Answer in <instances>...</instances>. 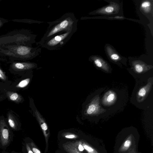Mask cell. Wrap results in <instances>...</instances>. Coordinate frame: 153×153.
I'll return each mask as SVG.
<instances>
[{
	"label": "cell",
	"mask_w": 153,
	"mask_h": 153,
	"mask_svg": "<svg viewBox=\"0 0 153 153\" xmlns=\"http://www.w3.org/2000/svg\"><path fill=\"white\" fill-rule=\"evenodd\" d=\"M26 146L27 153H33L30 146L27 143L26 144Z\"/></svg>",
	"instance_id": "603a6c76"
},
{
	"label": "cell",
	"mask_w": 153,
	"mask_h": 153,
	"mask_svg": "<svg viewBox=\"0 0 153 153\" xmlns=\"http://www.w3.org/2000/svg\"><path fill=\"white\" fill-rule=\"evenodd\" d=\"M0 79L5 81L6 80L7 78L5 74L3 71L0 68Z\"/></svg>",
	"instance_id": "44dd1931"
},
{
	"label": "cell",
	"mask_w": 153,
	"mask_h": 153,
	"mask_svg": "<svg viewBox=\"0 0 153 153\" xmlns=\"http://www.w3.org/2000/svg\"><path fill=\"white\" fill-rule=\"evenodd\" d=\"M7 98L10 100L16 103H19L22 100V97L17 93L7 91L6 92Z\"/></svg>",
	"instance_id": "5bb4252c"
},
{
	"label": "cell",
	"mask_w": 153,
	"mask_h": 153,
	"mask_svg": "<svg viewBox=\"0 0 153 153\" xmlns=\"http://www.w3.org/2000/svg\"><path fill=\"white\" fill-rule=\"evenodd\" d=\"M99 96L94 97L88 105L85 110L86 115L92 116L99 115L101 113L105 111L99 105Z\"/></svg>",
	"instance_id": "8992f818"
},
{
	"label": "cell",
	"mask_w": 153,
	"mask_h": 153,
	"mask_svg": "<svg viewBox=\"0 0 153 153\" xmlns=\"http://www.w3.org/2000/svg\"><path fill=\"white\" fill-rule=\"evenodd\" d=\"M131 141L130 140H126L124 143V146L126 148H128L131 144Z\"/></svg>",
	"instance_id": "7402d4cb"
},
{
	"label": "cell",
	"mask_w": 153,
	"mask_h": 153,
	"mask_svg": "<svg viewBox=\"0 0 153 153\" xmlns=\"http://www.w3.org/2000/svg\"><path fill=\"white\" fill-rule=\"evenodd\" d=\"M152 2L151 0H144L140 3V8L146 14L150 13L152 11Z\"/></svg>",
	"instance_id": "4fadbf2b"
},
{
	"label": "cell",
	"mask_w": 153,
	"mask_h": 153,
	"mask_svg": "<svg viewBox=\"0 0 153 153\" xmlns=\"http://www.w3.org/2000/svg\"><path fill=\"white\" fill-rule=\"evenodd\" d=\"M78 20L73 13H68L54 21L48 22L49 26L39 42H42L60 33L77 27Z\"/></svg>",
	"instance_id": "6da1fadb"
},
{
	"label": "cell",
	"mask_w": 153,
	"mask_h": 153,
	"mask_svg": "<svg viewBox=\"0 0 153 153\" xmlns=\"http://www.w3.org/2000/svg\"><path fill=\"white\" fill-rule=\"evenodd\" d=\"M109 4L89 13L90 15H114L118 14L120 10V4L115 1H110Z\"/></svg>",
	"instance_id": "3957f363"
},
{
	"label": "cell",
	"mask_w": 153,
	"mask_h": 153,
	"mask_svg": "<svg viewBox=\"0 0 153 153\" xmlns=\"http://www.w3.org/2000/svg\"><path fill=\"white\" fill-rule=\"evenodd\" d=\"M30 145L31 147L30 148L33 153H42L33 142L30 143Z\"/></svg>",
	"instance_id": "ffe728a7"
},
{
	"label": "cell",
	"mask_w": 153,
	"mask_h": 153,
	"mask_svg": "<svg viewBox=\"0 0 153 153\" xmlns=\"http://www.w3.org/2000/svg\"><path fill=\"white\" fill-rule=\"evenodd\" d=\"M77 27L69 30L58 34L42 42L37 43L38 47L50 51L59 49L62 48L70 40L76 31Z\"/></svg>",
	"instance_id": "7a4b0ae2"
},
{
	"label": "cell",
	"mask_w": 153,
	"mask_h": 153,
	"mask_svg": "<svg viewBox=\"0 0 153 153\" xmlns=\"http://www.w3.org/2000/svg\"><path fill=\"white\" fill-rule=\"evenodd\" d=\"M35 116L42 130L44 136L45 142V152H47L48 146V140L50 136V132L48 125L44 118L35 107L33 110Z\"/></svg>",
	"instance_id": "5b68a950"
},
{
	"label": "cell",
	"mask_w": 153,
	"mask_h": 153,
	"mask_svg": "<svg viewBox=\"0 0 153 153\" xmlns=\"http://www.w3.org/2000/svg\"><path fill=\"white\" fill-rule=\"evenodd\" d=\"M81 142L84 149L88 153H97L92 147L88 145L86 143L82 141H81Z\"/></svg>",
	"instance_id": "ac0fdd59"
},
{
	"label": "cell",
	"mask_w": 153,
	"mask_h": 153,
	"mask_svg": "<svg viewBox=\"0 0 153 153\" xmlns=\"http://www.w3.org/2000/svg\"><path fill=\"white\" fill-rule=\"evenodd\" d=\"M30 79L27 78L23 79L16 86V87L18 88H23L26 87L29 83Z\"/></svg>",
	"instance_id": "e0dca14e"
},
{
	"label": "cell",
	"mask_w": 153,
	"mask_h": 153,
	"mask_svg": "<svg viewBox=\"0 0 153 153\" xmlns=\"http://www.w3.org/2000/svg\"><path fill=\"white\" fill-rule=\"evenodd\" d=\"M105 49L106 53L110 60L117 64L122 63L126 65L127 59L120 55L112 46L106 44Z\"/></svg>",
	"instance_id": "277c9868"
},
{
	"label": "cell",
	"mask_w": 153,
	"mask_h": 153,
	"mask_svg": "<svg viewBox=\"0 0 153 153\" xmlns=\"http://www.w3.org/2000/svg\"><path fill=\"white\" fill-rule=\"evenodd\" d=\"M89 60L101 70L107 73H110L111 71L109 65L101 56L97 55H92L89 57Z\"/></svg>",
	"instance_id": "ba28073f"
},
{
	"label": "cell",
	"mask_w": 153,
	"mask_h": 153,
	"mask_svg": "<svg viewBox=\"0 0 153 153\" xmlns=\"http://www.w3.org/2000/svg\"><path fill=\"white\" fill-rule=\"evenodd\" d=\"M152 85V83L149 82L140 88L137 94V99L139 101L143 100L146 97L151 89Z\"/></svg>",
	"instance_id": "30bf717a"
},
{
	"label": "cell",
	"mask_w": 153,
	"mask_h": 153,
	"mask_svg": "<svg viewBox=\"0 0 153 153\" xmlns=\"http://www.w3.org/2000/svg\"><path fill=\"white\" fill-rule=\"evenodd\" d=\"M132 64L134 71L138 74L144 73L153 68L152 65H147L140 60L133 61Z\"/></svg>",
	"instance_id": "9c48e42d"
},
{
	"label": "cell",
	"mask_w": 153,
	"mask_h": 153,
	"mask_svg": "<svg viewBox=\"0 0 153 153\" xmlns=\"http://www.w3.org/2000/svg\"><path fill=\"white\" fill-rule=\"evenodd\" d=\"M7 119L10 127L13 129H16L18 125L17 123L15 118L10 113L8 114Z\"/></svg>",
	"instance_id": "2e32d148"
},
{
	"label": "cell",
	"mask_w": 153,
	"mask_h": 153,
	"mask_svg": "<svg viewBox=\"0 0 153 153\" xmlns=\"http://www.w3.org/2000/svg\"><path fill=\"white\" fill-rule=\"evenodd\" d=\"M63 147L68 153H82L75 147L71 142L68 143L63 145Z\"/></svg>",
	"instance_id": "9a60e30c"
},
{
	"label": "cell",
	"mask_w": 153,
	"mask_h": 153,
	"mask_svg": "<svg viewBox=\"0 0 153 153\" xmlns=\"http://www.w3.org/2000/svg\"><path fill=\"white\" fill-rule=\"evenodd\" d=\"M117 99V95L112 91H109L105 94L102 101L106 105H110L114 103Z\"/></svg>",
	"instance_id": "7c38bea8"
},
{
	"label": "cell",
	"mask_w": 153,
	"mask_h": 153,
	"mask_svg": "<svg viewBox=\"0 0 153 153\" xmlns=\"http://www.w3.org/2000/svg\"><path fill=\"white\" fill-rule=\"evenodd\" d=\"M36 65V64L34 63L17 62L13 63L12 67L15 70L22 71L34 68Z\"/></svg>",
	"instance_id": "8fae6325"
},
{
	"label": "cell",
	"mask_w": 153,
	"mask_h": 153,
	"mask_svg": "<svg viewBox=\"0 0 153 153\" xmlns=\"http://www.w3.org/2000/svg\"><path fill=\"white\" fill-rule=\"evenodd\" d=\"M10 133L8 126L3 119L0 120V142L1 145L6 146L9 143Z\"/></svg>",
	"instance_id": "52a82bcc"
},
{
	"label": "cell",
	"mask_w": 153,
	"mask_h": 153,
	"mask_svg": "<svg viewBox=\"0 0 153 153\" xmlns=\"http://www.w3.org/2000/svg\"><path fill=\"white\" fill-rule=\"evenodd\" d=\"M62 136L65 138L69 139H75L78 137L76 135L70 132L64 133L63 134Z\"/></svg>",
	"instance_id": "d6986e66"
}]
</instances>
